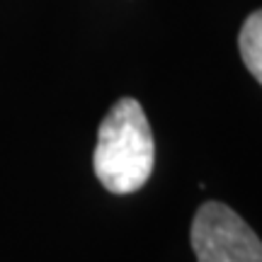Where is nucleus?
I'll use <instances>...</instances> for the list:
<instances>
[{"label": "nucleus", "instance_id": "obj_3", "mask_svg": "<svg viewBox=\"0 0 262 262\" xmlns=\"http://www.w3.org/2000/svg\"><path fill=\"white\" fill-rule=\"evenodd\" d=\"M238 49H241L245 68L262 85V8L255 10L243 22L241 34H238Z\"/></svg>", "mask_w": 262, "mask_h": 262}, {"label": "nucleus", "instance_id": "obj_2", "mask_svg": "<svg viewBox=\"0 0 262 262\" xmlns=\"http://www.w3.org/2000/svg\"><path fill=\"white\" fill-rule=\"evenodd\" d=\"M196 262H262V241L250 226L221 202H206L192 221Z\"/></svg>", "mask_w": 262, "mask_h": 262}, {"label": "nucleus", "instance_id": "obj_1", "mask_svg": "<svg viewBox=\"0 0 262 262\" xmlns=\"http://www.w3.org/2000/svg\"><path fill=\"white\" fill-rule=\"evenodd\" d=\"M153 163L156 143L141 102L117 100L97 129L93 168L100 185L112 194L139 192L153 175Z\"/></svg>", "mask_w": 262, "mask_h": 262}]
</instances>
